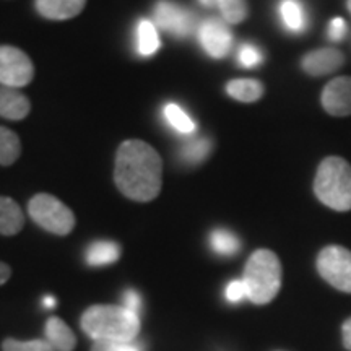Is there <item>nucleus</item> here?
I'll use <instances>...</instances> for the list:
<instances>
[{
	"label": "nucleus",
	"mask_w": 351,
	"mask_h": 351,
	"mask_svg": "<svg viewBox=\"0 0 351 351\" xmlns=\"http://www.w3.org/2000/svg\"><path fill=\"white\" fill-rule=\"evenodd\" d=\"M212 140L207 137L187 138L186 142H182L181 147H179V160H181L184 165L197 166L207 160L210 153H212Z\"/></svg>",
	"instance_id": "nucleus-18"
},
{
	"label": "nucleus",
	"mask_w": 351,
	"mask_h": 351,
	"mask_svg": "<svg viewBox=\"0 0 351 351\" xmlns=\"http://www.w3.org/2000/svg\"><path fill=\"white\" fill-rule=\"evenodd\" d=\"M86 0H36L34 5L41 16L47 20H69L83 10Z\"/></svg>",
	"instance_id": "nucleus-13"
},
{
	"label": "nucleus",
	"mask_w": 351,
	"mask_h": 351,
	"mask_svg": "<svg viewBox=\"0 0 351 351\" xmlns=\"http://www.w3.org/2000/svg\"><path fill=\"white\" fill-rule=\"evenodd\" d=\"M122 307H125L127 311L134 313L140 317V311H142V296L135 289H127L122 296Z\"/></svg>",
	"instance_id": "nucleus-30"
},
{
	"label": "nucleus",
	"mask_w": 351,
	"mask_h": 351,
	"mask_svg": "<svg viewBox=\"0 0 351 351\" xmlns=\"http://www.w3.org/2000/svg\"><path fill=\"white\" fill-rule=\"evenodd\" d=\"M226 93L241 103H256L262 98L263 85L254 78H236L226 85Z\"/></svg>",
	"instance_id": "nucleus-19"
},
{
	"label": "nucleus",
	"mask_w": 351,
	"mask_h": 351,
	"mask_svg": "<svg viewBox=\"0 0 351 351\" xmlns=\"http://www.w3.org/2000/svg\"><path fill=\"white\" fill-rule=\"evenodd\" d=\"M165 119L176 132L182 135H192L195 132V122L184 109L176 103H168L163 109Z\"/></svg>",
	"instance_id": "nucleus-22"
},
{
	"label": "nucleus",
	"mask_w": 351,
	"mask_h": 351,
	"mask_svg": "<svg viewBox=\"0 0 351 351\" xmlns=\"http://www.w3.org/2000/svg\"><path fill=\"white\" fill-rule=\"evenodd\" d=\"M343 52L337 47H320V49L311 51L301 60L302 70L307 75L313 77H322L337 72L343 67Z\"/></svg>",
	"instance_id": "nucleus-11"
},
{
	"label": "nucleus",
	"mask_w": 351,
	"mask_h": 351,
	"mask_svg": "<svg viewBox=\"0 0 351 351\" xmlns=\"http://www.w3.org/2000/svg\"><path fill=\"white\" fill-rule=\"evenodd\" d=\"M91 351H143V346L137 340L134 341H108L98 340L91 346Z\"/></svg>",
	"instance_id": "nucleus-27"
},
{
	"label": "nucleus",
	"mask_w": 351,
	"mask_h": 351,
	"mask_svg": "<svg viewBox=\"0 0 351 351\" xmlns=\"http://www.w3.org/2000/svg\"><path fill=\"white\" fill-rule=\"evenodd\" d=\"M10 276H12L10 267H8L7 263L0 262V287H2V285H5L8 280H10Z\"/></svg>",
	"instance_id": "nucleus-32"
},
{
	"label": "nucleus",
	"mask_w": 351,
	"mask_h": 351,
	"mask_svg": "<svg viewBox=\"0 0 351 351\" xmlns=\"http://www.w3.org/2000/svg\"><path fill=\"white\" fill-rule=\"evenodd\" d=\"M21 142L15 132L0 127V165L10 166L20 158Z\"/></svg>",
	"instance_id": "nucleus-23"
},
{
	"label": "nucleus",
	"mask_w": 351,
	"mask_h": 351,
	"mask_svg": "<svg viewBox=\"0 0 351 351\" xmlns=\"http://www.w3.org/2000/svg\"><path fill=\"white\" fill-rule=\"evenodd\" d=\"M320 103L333 117L351 116V77H337L328 82L320 96Z\"/></svg>",
	"instance_id": "nucleus-10"
},
{
	"label": "nucleus",
	"mask_w": 351,
	"mask_h": 351,
	"mask_svg": "<svg viewBox=\"0 0 351 351\" xmlns=\"http://www.w3.org/2000/svg\"><path fill=\"white\" fill-rule=\"evenodd\" d=\"M315 267L328 285L351 295V251L341 245H327L319 252Z\"/></svg>",
	"instance_id": "nucleus-6"
},
{
	"label": "nucleus",
	"mask_w": 351,
	"mask_h": 351,
	"mask_svg": "<svg viewBox=\"0 0 351 351\" xmlns=\"http://www.w3.org/2000/svg\"><path fill=\"white\" fill-rule=\"evenodd\" d=\"M263 60L262 51L254 44H243L238 51V62L244 69H256Z\"/></svg>",
	"instance_id": "nucleus-26"
},
{
	"label": "nucleus",
	"mask_w": 351,
	"mask_h": 351,
	"mask_svg": "<svg viewBox=\"0 0 351 351\" xmlns=\"http://www.w3.org/2000/svg\"><path fill=\"white\" fill-rule=\"evenodd\" d=\"M46 341L54 351H72L77 346L75 333L59 317H49L44 327Z\"/></svg>",
	"instance_id": "nucleus-15"
},
{
	"label": "nucleus",
	"mask_w": 351,
	"mask_h": 351,
	"mask_svg": "<svg viewBox=\"0 0 351 351\" xmlns=\"http://www.w3.org/2000/svg\"><path fill=\"white\" fill-rule=\"evenodd\" d=\"M218 8L221 13V19L228 25L241 23L247 19V0H218Z\"/></svg>",
	"instance_id": "nucleus-24"
},
{
	"label": "nucleus",
	"mask_w": 351,
	"mask_h": 351,
	"mask_svg": "<svg viewBox=\"0 0 351 351\" xmlns=\"http://www.w3.org/2000/svg\"><path fill=\"white\" fill-rule=\"evenodd\" d=\"M25 217L20 205L8 197H0V234L13 236L21 231Z\"/></svg>",
	"instance_id": "nucleus-16"
},
{
	"label": "nucleus",
	"mask_w": 351,
	"mask_h": 351,
	"mask_svg": "<svg viewBox=\"0 0 351 351\" xmlns=\"http://www.w3.org/2000/svg\"><path fill=\"white\" fill-rule=\"evenodd\" d=\"M278 13L287 32L300 34L307 29L309 19L301 0H282L278 5Z\"/></svg>",
	"instance_id": "nucleus-14"
},
{
	"label": "nucleus",
	"mask_w": 351,
	"mask_h": 351,
	"mask_svg": "<svg viewBox=\"0 0 351 351\" xmlns=\"http://www.w3.org/2000/svg\"><path fill=\"white\" fill-rule=\"evenodd\" d=\"M43 302H44V306L47 307V309H52V307L56 306V301H54V298H52V296H46V298H44Z\"/></svg>",
	"instance_id": "nucleus-34"
},
{
	"label": "nucleus",
	"mask_w": 351,
	"mask_h": 351,
	"mask_svg": "<svg viewBox=\"0 0 351 351\" xmlns=\"http://www.w3.org/2000/svg\"><path fill=\"white\" fill-rule=\"evenodd\" d=\"M204 7L207 8H213V7H218V0H199Z\"/></svg>",
	"instance_id": "nucleus-33"
},
{
	"label": "nucleus",
	"mask_w": 351,
	"mask_h": 351,
	"mask_svg": "<svg viewBox=\"0 0 351 351\" xmlns=\"http://www.w3.org/2000/svg\"><path fill=\"white\" fill-rule=\"evenodd\" d=\"M208 244L212 251L221 257H232L241 251V241L238 236L225 228H217L210 232Z\"/></svg>",
	"instance_id": "nucleus-20"
},
{
	"label": "nucleus",
	"mask_w": 351,
	"mask_h": 351,
	"mask_svg": "<svg viewBox=\"0 0 351 351\" xmlns=\"http://www.w3.org/2000/svg\"><path fill=\"white\" fill-rule=\"evenodd\" d=\"M34 77L32 59L15 46H0V85L26 86Z\"/></svg>",
	"instance_id": "nucleus-8"
},
{
	"label": "nucleus",
	"mask_w": 351,
	"mask_h": 351,
	"mask_svg": "<svg viewBox=\"0 0 351 351\" xmlns=\"http://www.w3.org/2000/svg\"><path fill=\"white\" fill-rule=\"evenodd\" d=\"M226 300L236 304V302H241L244 298H247V291H245V285L243 280H232L231 283H228L225 289Z\"/></svg>",
	"instance_id": "nucleus-28"
},
{
	"label": "nucleus",
	"mask_w": 351,
	"mask_h": 351,
	"mask_svg": "<svg viewBox=\"0 0 351 351\" xmlns=\"http://www.w3.org/2000/svg\"><path fill=\"white\" fill-rule=\"evenodd\" d=\"M341 341L345 348L351 351V317L346 319L341 326Z\"/></svg>",
	"instance_id": "nucleus-31"
},
{
	"label": "nucleus",
	"mask_w": 351,
	"mask_h": 351,
	"mask_svg": "<svg viewBox=\"0 0 351 351\" xmlns=\"http://www.w3.org/2000/svg\"><path fill=\"white\" fill-rule=\"evenodd\" d=\"M3 351H54V348L46 340H29L21 341L15 339H7L2 343Z\"/></svg>",
	"instance_id": "nucleus-25"
},
{
	"label": "nucleus",
	"mask_w": 351,
	"mask_h": 351,
	"mask_svg": "<svg viewBox=\"0 0 351 351\" xmlns=\"http://www.w3.org/2000/svg\"><path fill=\"white\" fill-rule=\"evenodd\" d=\"M121 247L114 241H95L88 245L85 261L90 267H106L119 261Z\"/></svg>",
	"instance_id": "nucleus-17"
},
{
	"label": "nucleus",
	"mask_w": 351,
	"mask_h": 351,
	"mask_svg": "<svg viewBox=\"0 0 351 351\" xmlns=\"http://www.w3.org/2000/svg\"><path fill=\"white\" fill-rule=\"evenodd\" d=\"M346 5H348V10L351 13V0H346Z\"/></svg>",
	"instance_id": "nucleus-35"
},
{
	"label": "nucleus",
	"mask_w": 351,
	"mask_h": 351,
	"mask_svg": "<svg viewBox=\"0 0 351 351\" xmlns=\"http://www.w3.org/2000/svg\"><path fill=\"white\" fill-rule=\"evenodd\" d=\"M82 330L95 341H134L140 333V317L122 306H91L82 315Z\"/></svg>",
	"instance_id": "nucleus-2"
},
{
	"label": "nucleus",
	"mask_w": 351,
	"mask_h": 351,
	"mask_svg": "<svg viewBox=\"0 0 351 351\" xmlns=\"http://www.w3.org/2000/svg\"><path fill=\"white\" fill-rule=\"evenodd\" d=\"M155 25L173 38L186 39L199 29L197 15L173 0H160L153 10Z\"/></svg>",
	"instance_id": "nucleus-7"
},
{
	"label": "nucleus",
	"mask_w": 351,
	"mask_h": 351,
	"mask_svg": "<svg viewBox=\"0 0 351 351\" xmlns=\"http://www.w3.org/2000/svg\"><path fill=\"white\" fill-rule=\"evenodd\" d=\"M200 46L212 59H225L231 52L232 33L230 25L223 19H207L200 21L197 29Z\"/></svg>",
	"instance_id": "nucleus-9"
},
{
	"label": "nucleus",
	"mask_w": 351,
	"mask_h": 351,
	"mask_svg": "<svg viewBox=\"0 0 351 351\" xmlns=\"http://www.w3.org/2000/svg\"><path fill=\"white\" fill-rule=\"evenodd\" d=\"M243 282L247 300L254 304H269L282 288V263L275 252L258 249L245 263Z\"/></svg>",
	"instance_id": "nucleus-3"
},
{
	"label": "nucleus",
	"mask_w": 351,
	"mask_h": 351,
	"mask_svg": "<svg viewBox=\"0 0 351 351\" xmlns=\"http://www.w3.org/2000/svg\"><path fill=\"white\" fill-rule=\"evenodd\" d=\"M28 212L36 225L52 234L65 236L75 228V215L54 195H34L28 204Z\"/></svg>",
	"instance_id": "nucleus-5"
},
{
	"label": "nucleus",
	"mask_w": 351,
	"mask_h": 351,
	"mask_svg": "<svg viewBox=\"0 0 351 351\" xmlns=\"http://www.w3.org/2000/svg\"><path fill=\"white\" fill-rule=\"evenodd\" d=\"M161 43L156 25L150 20H140L137 25V52L142 57H152L160 49Z\"/></svg>",
	"instance_id": "nucleus-21"
},
{
	"label": "nucleus",
	"mask_w": 351,
	"mask_h": 351,
	"mask_svg": "<svg viewBox=\"0 0 351 351\" xmlns=\"http://www.w3.org/2000/svg\"><path fill=\"white\" fill-rule=\"evenodd\" d=\"M116 186L135 202L156 199L163 184V163L155 148L142 140H127L119 147L114 168Z\"/></svg>",
	"instance_id": "nucleus-1"
},
{
	"label": "nucleus",
	"mask_w": 351,
	"mask_h": 351,
	"mask_svg": "<svg viewBox=\"0 0 351 351\" xmlns=\"http://www.w3.org/2000/svg\"><path fill=\"white\" fill-rule=\"evenodd\" d=\"M314 194L326 207L337 212L351 210V165L340 156H328L319 165Z\"/></svg>",
	"instance_id": "nucleus-4"
},
{
	"label": "nucleus",
	"mask_w": 351,
	"mask_h": 351,
	"mask_svg": "<svg viewBox=\"0 0 351 351\" xmlns=\"http://www.w3.org/2000/svg\"><path fill=\"white\" fill-rule=\"evenodd\" d=\"M346 34H348V26H346L345 20L343 19H333L327 29L328 39L333 43H340L346 38Z\"/></svg>",
	"instance_id": "nucleus-29"
},
{
	"label": "nucleus",
	"mask_w": 351,
	"mask_h": 351,
	"mask_svg": "<svg viewBox=\"0 0 351 351\" xmlns=\"http://www.w3.org/2000/svg\"><path fill=\"white\" fill-rule=\"evenodd\" d=\"M32 104L16 88L0 86V117L8 121H21L29 114Z\"/></svg>",
	"instance_id": "nucleus-12"
}]
</instances>
